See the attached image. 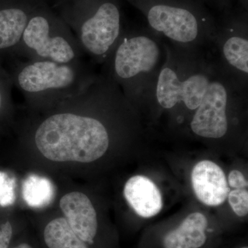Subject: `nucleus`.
I'll return each mask as SVG.
<instances>
[{"label": "nucleus", "mask_w": 248, "mask_h": 248, "mask_svg": "<svg viewBox=\"0 0 248 248\" xmlns=\"http://www.w3.org/2000/svg\"><path fill=\"white\" fill-rule=\"evenodd\" d=\"M166 55V42L151 29L123 33L104 61L106 78L129 100L150 102Z\"/></svg>", "instance_id": "nucleus-1"}, {"label": "nucleus", "mask_w": 248, "mask_h": 248, "mask_svg": "<svg viewBox=\"0 0 248 248\" xmlns=\"http://www.w3.org/2000/svg\"><path fill=\"white\" fill-rule=\"evenodd\" d=\"M166 50L150 102L164 110L182 107L195 112L216 71L215 58L208 50L182 48L169 42Z\"/></svg>", "instance_id": "nucleus-2"}, {"label": "nucleus", "mask_w": 248, "mask_h": 248, "mask_svg": "<svg viewBox=\"0 0 248 248\" xmlns=\"http://www.w3.org/2000/svg\"><path fill=\"white\" fill-rule=\"evenodd\" d=\"M35 141L40 153L51 161L90 163L105 154L110 138L97 119L63 112L50 116L40 124Z\"/></svg>", "instance_id": "nucleus-3"}, {"label": "nucleus", "mask_w": 248, "mask_h": 248, "mask_svg": "<svg viewBox=\"0 0 248 248\" xmlns=\"http://www.w3.org/2000/svg\"><path fill=\"white\" fill-rule=\"evenodd\" d=\"M150 29L169 43L184 48L211 51L217 28L203 22L192 9L156 3L146 11Z\"/></svg>", "instance_id": "nucleus-4"}, {"label": "nucleus", "mask_w": 248, "mask_h": 248, "mask_svg": "<svg viewBox=\"0 0 248 248\" xmlns=\"http://www.w3.org/2000/svg\"><path fill=\"white\" fill-rule=\"evenodd\" d=\"M244 93H248V85L235 79L217 63L208 89L190 121L191 130L201 138L220 139L226 136L229 130V107Z\"/></svg>", "instance_id": "nucleus-5"}, {"label": "nucleus", "mask_w": 248, "mask_h": 248, "mask_svg": "<svg viewBox=\"0 0 248 248\" xmlns=\"http://www.w3.org/2000/svg\"><path fill=\"white\" fill-rule=\"evenodd\" d=\"M74 62L60 63L49 60H36L22 66L18 73L17 84L22 92L33 95L79 94V84L91 81L81 78Z\"/></svg>", "instance_id": "nucleus-6"}, {"label": "nucleus", "mask_w": 248, "mask_h": 248, "mask_svg": "<svg viewBox=\"0 0 248 248\" xmlns=\"http://www.w3.org/2000/svg\"><path fill=\"white\" fill-rule=\"evenodd\" d=\"M123 33L118 6L106 1L80 26L78 43L96 60L105 61Z\"/></svg>", "instance_id": "nucleus-7"}, {"label": "nucleus", "mask_w": 248, "mask_h": 248, "mask_svg": "<svg viewBox=\"0 0 248 248\" xmlns=\"http://www.w3.org/2000/svg\"><path fill=\"white\" fill-rule=\"evenodd\" d=\"M20 44L37 60L69 63L74 62L78 55V41L62 32H55L45 16L29 19Z\"/></svg>", "instance_id": "nucleus-8"}, {"label": "nucleus", "mask_w": 248, "mask_h": 248, "mask_svg": "<svg viewBox=\"0 0 248 248\" xmlns=\"http://www.w3.org/2000/svg\"><path fill=\"white\" fill-rule=\"evenodd\" d=\"M222 69L245 85L248 78V36L247 29L232 27L217 29L212 51Z\"/></svg>", "instance_id": "nucleus-9"}, {"label": "nucleus", "mask_w": 248, "mask_h": 248, "mask_svg": "<svg viewBox=\"0 0 248 248\" xmlns=\"http://www.w3.org/2000/svg\"><path fill=\"white\" fill-rule=\"evenodd\" d=\"M192 187L198 200L208 206H218L228 198L230 187L223 170L211 161L196 164L191 175Z\"/></svg>", "instance_id": "nucleus-10"}, {"label": "nucleus", "mask_w": 248, "mask_h": 248, "mask_svg": "<svg viewBox=\"0 0 248 248\" xmlns=\"http://www.w3.org/2000/svg\"><path fill=\"white\" fill-rule=\"evenodd\" d=\"M60 208L73 231L84 242L92 244L97 231V213L84 193L66 194L60 200Z\"/></svg>", "instance_id": "nucleus-11"}, {"label": "nucleus", "mask_w": 248, "mask_h": 248, "mask_svg": "<svg viewBox=\"0 0 248 248\" xmlns=\"http://www.w3.org/2000/svg\"><path fill=\"white\" fill-rule=\"evenodd\" d=\"M124 195L134 211L143 218L154 217L162 209V196L159 188L145 176L129 179L124 186Z\"/></svg>", "instance_id": "nucleus-12"}, {"label": "nucleus", "mask_w": 248, "mask_h": 248, "mask_svg": "<svg viewBox=\"0 0 248 248\" xmlns=\"http://www.w3.org/2000/svg\"><path fill=\"white\" fill-rule=\"evenodd\" d=\"M208 223L203 214L195 213L186 217L180 226L165 236L164 248H200L205 244Z\"/></svg>", "instance_id": "nucleus-13"}, {"label": "nucleus", "mask_w": 248, "mask_h": 248, "mask_svg": "<svg viewBox=\"0 0 248 248\" xmlns=\"http://www.w3.org/2000/svg\"><path fill=\"white\" fill-rule=\"evenodd\" d=\"M29 18L22 9L0 10V50L20 44Z\"/></svg>", "instance_id": "nucleus-14"}, {"label": "nucleus", "mask_w": 248, "mask_h": 248, "mask_svg": "<svg viewBox=\"0 0 248 248\" xmlns=\"http://www.w3.org/2000/svg\"><path fill=\"white\" fill-rule=\"evenodd\" d=\"M44 236L49 248H88L65 218H55L48 223Z\"/></svg>", "instance_id": "nucleus-15"}, {"label": "nucleus", "mask_w": 248, "mask_h": 248, "mask_svg": "<svg viewBox=\"0 0 248 248\" xmlns=\"http://www.w3.org/2000/svg\"><path fill=\"white\" fill-rule=\"evenodd\" d=\"M228 202L233 211L239 217H245L248 213V192L246 189H234L230 191Z\"/></svg>", "instance_id": "nucleus-16"}, {"label": "nucleus", "mask_w": 248, "mask_h": 248, "mask_svg": "<svg viewBox=\"0 0 248 248\" xmlns=\"http://www.w3.org/2000/svg\"><path fill=\"white\" fill-rule=\"evenodd\" d=\"M228 183L231 187L235 189H246L248 187V183L244 174L239 170H232L228 177Z\"/></svg>", "instance_id": "nucleus-17"}, {"label": "nucleus", "mask_w": 248, "mask_h": 248, "mask_svg": "<svg viewBox=\"0 0 248 248\" xmlns=\"http://www.w3.org/2000/svg\"><path fill=\"white\" fill-rule=\"evenodd\" d=\"M12 226L9 221L1 226L0 230V248H8L12 236Z\"/></svg>", "instance_id": "nucleus-18"}, {"label": "nucleus", "mask_w": 248, "mask_h": 248, "mask_svg": "<svg viewBox=\"0 0 248 248\" xmlns=\"http://www.w3.org/2000/svg\"><path fill=\"white\" fill-rule=\"evenodd\" d=\"M4 174L0 172V203L1 205H7V200L5 198L9 197L11 201V187L8 183L5 181Z\"/></svg>", "instance_id": "nucleus-19"}, {"label": "nucleus", "mask_w": 248, "mask_h": 248, "mask_svg": "<svg viewBox=\"0 0 248 248\" xmlns=\"http://www.w3.org/2000/svg\"><path fill=\"white\" fill-rule=\"evenodd\" d=\"M14 248H32L31 246H29V244H22L19 245V246H17V247Z\"/></svg>", "instance_id": "nucleus-20"}, {"label": "nucleus", "mask_w": 248, "mask_h": 248, "mask_svg": "<svg viewBox=\"0 0 248 248\" xmlns=\"http://www.w3.org/2000/svg\"><path fill=\"white\" fill-rule=\"evenodd\" d=\"M1 93H0V108H1Z\"/></svg>", "instance_id": "nucleus-21"}, {"label": "nucleus", "mask_w": 248, "mask_h": 248, "mask_svg": "<svg viewBox=\"0 0 248 248\" xmlns=\"http://www.w3.org/2000/svg\"><path fill=\"white\" fill-rule=\"evenodd\" d=\"M248 248L247 247V246H246V247H243V248Z\"/></svg>", "instance_id": "nucleus-22"}]
</instances>
